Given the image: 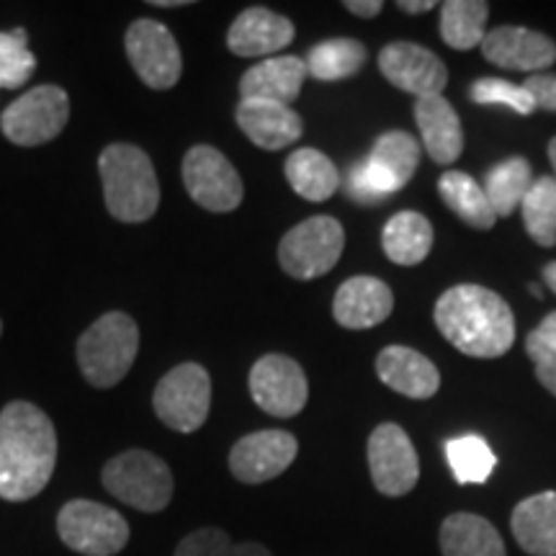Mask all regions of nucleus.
<instances>
[{
    "instance_id": "1",
    "label": "nucleus",
    "mask_w": 556,
    "mask_h": 556,
    "mask_svg": "<svg viewBox=\"0 0 556 556\" xmlns=\"http://www.w3.org/2000/svg\"><path fill=\"white\" fill-rule=\"evenodd\" d=\"M58 464V430L31 402H9L0 413V500L26 503L45 492Z\"/></svg>"
},
{
    "instance_id": "2",
    "label": "nucleus",
    "mask_w": 556,
    "mask_h": 556,
    "mask_svg": "<svg viewBox=\"0 0 556 556\" xmlns=\"http://www.w3.org/2000/svg\"><path fill=\"white\" fill-rule=\"evenodd\" d=\"M433 317L441 336L464 356L497 358L516 343V317L510 304L477 283H458L443 291Z\"/></svg>"
},
{
    "instance_id": "3",
    "label": "nucleus",
    "mask_w": 556,
    "mask_h": 556,
    "mask_svg": "<svg viewBox=\"0 0 556 556\" xmlns=\"http://www.w3.org/2000/svg\"><path fill=\"white\" fill-rule=\"evenodd\" d=\"M99 173L111 217L124 225H139L155 217L160 184L148 152L127 142L109 144L99 155Z\"/></svg>"
},
{
    "instance_id": "4",
    "label": "nucleus",
    "mask_w": 556,
    "mask_h": 556,
    "mask_svg": "<svg viewBox=\"0 0 556 556\" xmlns=\"http://www.w3.org/2000/svg\"><path fill=\"white\" fill-rule=\"evenodd\" d=\"M139 353V328L127 312H106L78 340V366L90 387L111 389L127 377Z\"/></svg>"
},
{
    "instance_id": "5",
    "label": "nucleus",
    "mask_w": 556,
    "mask_h": 556,
    "mask_svg": "<svg viewBox=\"0 0 556 556\" xmlns=\"http://www.w3.org/2000/svg\"><path fill=\"white\" fill-rule=\"evenodd\" d=\"M101 482L119 503L142 513H160L173 500V471L163 458L150 451L131 448L109 458Z\"/></svg>"
},
{
    "instance_id": "6",
    "label": "nucleus",
    "mask_w": 556,
    "mask_h": 556,
    "mask_svg": "<svg viewBox=\"0 0 556 556\" xmlns=\"http://www.w3.org/2000/svg\"><path fill=\"white\" fill-rule=\"evenodd\" d=\"M345 248V229L336 217L317 214L291 227L278 242V263L296 281H312L338 266Z\"/></svg>"
},
{
    "instance_id": "7",
    "label": "nucleus",
    "mask_w": 556,
    "mask_h": 556,
    "mask_svg": "<svg viewBox=\"0 0 556 556\" xmlns=\"http://www.w3.org/2000/svg\"><path fill=\"white\" fill-rule=\"evenodd\" d=\"M62 544L83 556H116L129 541V523L114 507L93 500H70L58 516Z\"/></svg>"
},
{
    "instance_id": "8",
    "label": "nucleus",
    "mask_w": 556,
    "mask_h": 556,
    "mask_svg": "<svg viewBox=\"0 0 556 556\" xmlns=\"http://www.w3.org/2000/svg\"><path fill=\"white\" fill-rule=\"evenodd\" d=\"M157 420L176 433H197L212 407V379L201 364L170 368L152 394Z\"/></svg>"
},
{
    "instance_id": "9",
    "label": "nucleus",
    "mask_w": 556,
    "mask_h": 556,
    "mask_svg": "<svg viewBox=\"0 0 556 556\" xmlns=\"http://www.w3.org/2000/svg\"><path fill=\"white\" fill-rule=\"evenodd\" d=\"M70 119V99L60 86H39L18 96L0 116V129L18 148L52 142Z\"/></svg>"
},
{
    "instance_id": "10",
    "label": "nucleus",
    "mask_w": 556,
    "mask_h": 556,
    "mask_svg": "<svg viewBox=\"0 0 556 556\" xmlns=\"http://www.w3.org/2000/svg\"><path fill=\"white\" fill-rule=\"evenodd\" d=\"M180 170H184V184L189 197L206 212H235L242 197H245L240 173L212 144H197V148L186 152Z\"/></svg>"
},
{
    "instance_id": "11",
    "label": "nucleus",
    "mask_w": 556,
    "mask_h": 556,
    "mask_svg": "<svg viewBox=\"0 0 556 556\" xmlns=\"http://www.w3.org/2000/svg\"><path fill=\"white\" fill-rule=\"evenodd\" d=\"M366 456L371 482L381 495L402 497L415 490L417 479H420V462H417V451L407 430L400 428L397 422H381L368 435Z\"/></svg>"
},
{
    "instance_id": "12",
    "label": "nucleus",
    "mask_w": 556,
    "mask_h": 556,
    "mask_svg": "<svg viewBox=\"0 0 556 556\" xmlns=\"http://www.w3.org/2000/svg\"><path fill=\"white\" fill-rule=\"evenodd\" d=\"M127 54L137 78L152 90H168L180 80L184 58L168 26L139 18L127 29Z\"/></svg>"
},
{
    "instance_id": "13",
    "label": "nucleus",
    "mask_w": 556,
    "mask_h": 556,
    "mask_svg": "<svg viewBox=\"0 0 556 556\" xmlns=\"http://www.w3.org/2000/svg\"><path fill=\"white\" fill-rule=\"evenodd\" d=\"M250 394L263 413L274 417H294L309 400V384L304 368L294 358L268 353L250 368Z\"/></svg>"
},
{
    "instance_id": "14",
    "label": "nucleus",
    "mask_w": 556,
    "mask_h": 556,
    "mask_svg": "<svg viewBox=\"0 0 556 556\" xmlns=\"http://www.w3.org/2000/svg\"><path fill=\"white\" fill-rule=\"evenodd\" d=\"M296 454L299 443L289 430H255L229 451V471L242 484H266L281 477L294 464Z\"/></svg>"
},
{
    "instance_id": "15",
    "label": "nucleus",
    "mask_w": 556,
    "mask_h": 556,
    "mask_svg": "<svg viewBox=\"0 0 556 556\" xmlns=\"http://www.w3.org/2000/svg\"><path fill=\"white\" fill-rule=\"evenodd\" d=\"M381 75L392 83L394 88L422 96H441L448 83V70L443 60L426 47L413 45V41H392L379 52Z\"/></svg>"
},
{
    "instance_id": "16",
    "label": "nucleus",
    "mask_w": 556,
    "mask_h": 556,
    "mask_svg": "<svg viewBox=\"0 0 556 556\" xmlns=\"http://www.w3.org/2000/svg\"><path fill=\"white\" fill-rule=\"evenodd\" d=\"M482 54L490 65L500 70L539 75L556 62V41L523 26H497L495 31H486Z\"/></svg>"
},
{
    "instance_id": "17",
    "label": "nucleus",
    "mask_w": 556,
    "mask_h": 556,
    "mask_svg": "<svg viewBox=\"0 0 556 556\" xmlns=\"http://www.w3.org/2000/svg\"><path fill=\"white\" fill-rule=\"evenodd\" d=\"M394 309V294L381 278L353 276L340 283L332 299V315L345 330L377 328Z\"/></svg>"
},
{
    "instance_id": "18",
    "label": "nucleus",
    "mask_w": 556,
    "mask_h": 556,
    "mask_svg": "<svg viewBox=\"0 0 556 556\" xmlns=\"http://www.w3.org/2000/svg\"><path fill=\"white\" fill-rule=\"evenodd\" d=\"M235 119L250 142L261 150H283L302 137V116L287 103L263 101V99H240Z\"/></svg>"
},
{
    "instance_id": "19",
    "label": "nucleus",
    "mask_w": 556,
    "mask_h": 556,
    "mask_svg": "<svg viewBox=\"0 0 556 556\" xmlns=\"http://www.w3.org/2000/svg\"><path fill=\"white\" fill-rule=\"evenodd\" d=\"M294 24L287 16L255 5V9L242 11L232 21L227 31V47L238 58L268 60V54L287 50L291 41H294Z\"/></svg>"
},
{
    "instance_id": "20",
    "label": "nucleus",
    "mask_w": 556,
    "mask_h": 556,
    "mask_svg": "<svg viewBox=\"0 0 556 556\" xmlns=\"http://www.w3.org/2000/svg\"><path fill=\"white\" fill-rule=\"evenodd\" d=\"M377 374L392 392L409 400H430L441 389V371L433 361L407 345H389L379 353Z\"/></svg>"
},
{
    "instance_id": "21",
    "label": "nucleus",
    "mask_w": 556,
    "mask_h": 556,
    "mask_svg": "<svg viewBox=\"0 0 556 556\" xmlns=\"http://www.w3.org/2000/svg\"><path fill=\"white\" fill-rule=\"evenodd\" d=\"M415 122L428 155L438 165H451L464 152V129L454 106L443 96H422L415 101Z\"/></svg>"
},
{
    "instance_id": "22",
    "label": "nucleus",
    "mask_w": 556,
    "mask_h": 556,
    "mask_svg": "<svg viewBox=\"0 0 556 556\" xmlns=\"http://www.w3.org/2000/svg\"><path fill=\"white\" fill-rule=\"evenodd\" d=\"M304 80H307V62L294 54H281V58H268L250 67L240 78V96L291 106V101H296L302 93Z\"/></svg>"
},
{
    "instance_id": "23",
    "label": "nucleus",
    "mask_w": 556,
    "mask_h": 556,
    "mask_svg": "<svg viewBox=\"0 0 556 556\" xmlns=\"http://www.w3.org/2000/svg\"><path fill=\"white\" fill-rule=\"evenodd\" d=\"M417 163H420V144L407 131H384L366 157L368 170L377 176L389 197L413 180Z\"/></svg>"
},
{
    "instance_id": "24",
    "label": "nucleus",
    "mask_w": 556,
    "mask_h": 556,
    "mask_svg": "<svg viewBox=\"0 0 556 556\" xmlns=\"http://www.w3.org/2000/svg\"><path fill=\"white\" fill-rule=\"evenodd\" d=\"M513 536L531 556H556V492L520 500L510 516Z\"/></svg>"
},
{
    "instance_id": "25",
    "label": "nucleus",
    "mask_w": 556,
    "mask_h": 556,
    "mask_svg": "<svg viewBox=\"0 0 556 556\" xmlns=\"http://www.w3.org/2000/svg\"><path fill=\"white\" fill-rule=\"evenodd\" d=\"M443 556H507L497 528L475 513H454L441 526Z\"/></svg>"
},
{
    "instance_id": "26",
    "label": "nucleus",
    "mask_w": 556,
    "mask_h": 556,
    "mask_svg": "<svg viewBox=\"0 0 556 556\" xmlns=\"http://www.w3.org/2000/svg\"><path fill=\"white\" fill-rule=\"evenodd\" d=\"M283 173H287L289 186L299 197L307 201H328L336 197L340 189V173L336 163L315 148H302L294 150L283 163Z\"/></svg>"
},
{
    "instance_id": "27",
    "label": "nucleus",
    "mask_w": 556,
    "mask_h": 556,
    "mask_svg": "<svg viewBox=\"0 0 556 556\" xmlns=\"http://www.w3.org/2000/svg\"><path fill=\"white\" fill-rule=\"evenodd\" d=\"M381 248L397 266H417L433 250V225L420 212H400L384 225Z\"/></svg>"
},
{
    "instance_id": "28",
    "label": "nucleus",
    "mask_w": 556,
    "mask_h": 556,
    "mask_svg": "<svg viewBox=\"0 0 556 556\" xmlns=\"http://www.w3.org/2000/svg\"><path fill=\"white\" fill-rule=\"evenodd\" d=\"M438 193H441L443 204L456 214L458 219L467 222L475 229H492L497 222L495 208H492L490 199L482 186L477 184L469 173L448 170L438 180Z\"/></svg>"
},
{
    "instance_id": "29",
    "label": "nucleus",
    "mask_w": 556,
    "mask_h": 556,
    "mask_svg": "<svg viewBox=\"0 0 556 556\" xmlns=\"http://www.w3.org/2000/svg\"><path fill=\"white\" fill-rule=\"evenodd\" d=\"M486 18H490V3L484 0H448L441 5V39L458 52L482 47Z\"/></svg>"
},
{
    "instance_id": "30",
    "label": "nucleus",
    "mask_w": 556,
    "mask_h": 556,
    "mask_svg": "<svg viewBox=\"0 0 556 556\" xmlns=\"http://www.w3.org/2000/svg\"><path fill=\"white\" fill-rule=\"evenodd\" d=\"M366 47L358 39H328L319 41L317 47H312L307 54V75L312 78L332 83V80H345L361 73V67L366 65Z\"/></svg>"
},
{
    "instance_id": "31",
    "label": "nucleus",
    "mask_w": 556,
    "mask_h": 556,
    "mask_svg": "<svg viewBox=\"0 0 556 556\" xmlns=\"http://www.w3.org/2000/svg\"><path fill=\"white\" fill-rule=\"evenodd\" d=\"M533 186V170L526 157H507L486 173L484 193L497 217H510Z\"/></svg>"
},
{
    "instance_id": "32",
    "label": "nucleus",
    "mask_w": 556,
    "mask_h": 556,
    "mask_svg": "<svg viewBox=\"0 0 556 556\" xmlns=\"http://www.w3.org/2000/svg\"><path fill=\"white\" fill-rule=\"evenodd\" d=\"M523 225L528 238L541 248L556 245V180L554 176H541L520 201Z\"/></svg>"
},
{
    "instance_id": "33",
    "label": "nucleus",
    "mask_w": 556,
    "mask_h": 556,
    "mask_svg": "<svg viewBox=\"0 0 556 556\" xmlns=\"http://www.w3.org/2000/svg\"><path fill=\"white\" fill-rule=\"evenodd\" d=\"M446 456L458 484H482L495 471L497 458L482 435H462L446 443Z\"/></svg>"
},
{
    "instance_id": "34",
    "label": "nucleus",
    "mask_w": 556,
    "mask_h": 556,
    "mask_svg": "<svg viewBox=\"0 0 556 556\" xmlns=\"http://www.w3.org/2000/svg\"><path fill=\"white\" fill-rule=\"evenodd\" d=\"M37 70L24 29L0 31V90L21 88Z\"/></svg>"
},
{
    "instance_id": "35",
    "label": "nucleus",
    "mask_w": 556,
    "mask_h": 556,
    "mask_svg": "<svg viewBox=\"0 0 556 556\" xmlns=\"http://www.w3.org/2000/svg\"><path fill=\"white\" fill-rule=\"evenodd\" d=\"M471 101L475 103H503V106L513 109L520 116H528L536 111V103H533L531 93L523 86H516V83H507L500 78H479L469 90Z\"/></svg>"
},
{
    "instance_id": "36",
    "label": "nucleus",
    "mask_w": 556,
    "mask_h": 556,
    "mask_svg": "<svg viewBox=\"0 0 556 556\" xmlns=\"http://www.w3.org/2000/svg\"><path fill=\"white\" fill-rule=\"evenodd\" d=\"M232 539L222 528H197L176 546V556H229Z\"/></svg>"
},
{
    "instance_id": "37",
    "label": "nucleus",
    "mask_w": 556,
    "mask_h": 556,
    "mask_svg": "<svg viewBox=\"0 0 556 556\" xmlns=\"http://www.w3.org/2000/svg\"><path fill=\"white\" fill-rule=\"evenodd\" d=\"M345 193L348 199H353L356 204L361 206H371V204H381V201L389 199V193L381 189V184L374 176L371 170H368L366 160H361L351 168L345 178Z\"/></svg>"
},
{
    "instance_id": "38",
    "label": "nucleus",
    "mask_w": 556,
    "mask_h": 556,
    "mask_svg": "<svg viewBox=\"0 0 556 556\" xmlns=\"http://www.w3.org/2000/svg\"><path fill=\"white\" fill-rule=\"evenodd\" d=\"M526 353L533 366H556V312L546 315L536 330L528 332Z\"/></svg>"
},
{
    "instance_id": "39",
    "label": "nucleus",
    "mask_w": 556,
    "mask_h": 556,
    "mask_svg": "<svg viewBox=\"0 0 556 556\" xmlns=\"http://www.w3.org/2000/svg\"><path fill=\"white\" fill-rule=\"evenodd\" d=\"M523 88L528 90V93H531V99H533V103H536V109L556 111V75H546V73L528 75Z\"/></svg>"
},
{
    "instance_id": "40",
    "label": "nucleus",
    "mask_w": 556,
    "mask_h": 556,
    "mask_svg": "<svg viewBox=\"0 0 556 556\" xmlns=\"http://www.w3.org/2000/svg\"><path fill=\"white\" fill-rule=\"evenodd\" d=\"M345 9L358 18H374L384 11V3L381 0H348Z\"/></svg>"
},
{
    "instance_id": "41",
    "label": "nucleus",
    "mask_w": 556,
    "mask_h": 556,
    "mask_svg": "<svg viewBox=\"0 0 556 556\" xmlns=\"http://www.w3.org/2000/svg\"><path fill=\"white\" fill-rule=\"evenodd\" d=\"M229 556H274L268 546L258 544V541H242V544H232Z\"/></svg>"
},
{
    "instance_id": "42",
    "label": "nucleus",
    "mask_w": 556,
    "mask_h": 556,
    "mask_svg": "<svg viewBox=\"0 0 556 556\" xmlns=\"http://www.w3.org/2000/svg\"><path fill=\"white\" fill-rule=\"evenodd\" d=\"M435 5H438L435 0H420V3H415V0H400L397 9L405 13H426V11H433Z\"/></svg>"
},
{
    "instance_id": "43",
    "label": "nucleus",
    "mask_w": 556,
    "mask_h": 556,
    "mask_svg": "<svg viewBox=\"0 0 556 556\" xmlns=\"http://www.w3.org/2000/svg\"><path fill=\"white\" fill-rule=\"evenodd\" d=\"M536 377L556 397V366H536Z\"/></svg>"
},
{
    "instance_id": "44",
    "label": "nucleus",
    "mask_w": 556,
    "mask_h": 556,
    "mask_svg": "<svg viewBox=\"0 0 556 556\" xmlns=\"http://www.w3.org/2000/svg\"><path fill=\"white\" fill-rule=\"evenodd\" d=\"M544 281H546V287L556 294V261L546 263V266H544Z\"/></svg>"
},
{
    "instance_id": "45",
    "label": "nucleus",
    "mask_w": 556,
    "mask_h": 556,
    "mask_svg": "<svg viewBox=\"0 0 556 556\" xmlns=\"http://www.w3.org/2000/svg\"><path fill=\"white\" fill-rule=\"evenodd\" d=\"M152 5H157V9H180V5H186L184 0H155Z\"/></svg>"
},
{
    "instance_id": "46",
    "label": "nucleus",
    "mask_w": 556,
    "mask_h": 556,
    "mask_svg": "<svg viewBox=\"0 0 556 556\" xmlns=\"http://www.w3.org/2000/svg\"><path fill=\"white\" fill-rule=\"evenodd\" d=\"M548 160H552V165H554V180H556V137L548 142Z\"/></svg>"
},
{
    "instance_id": "47",
    "label": "nucleus",
    "mask_w": 556,
    "mask_h": 556,
    "mask_svg": "<svg viewBox=\"0 0 556 556\" xmlns=\"http://www.w3.org/2000/svg\"><path fill=\"white\" fill-rule=\"evenodd\" d=\"M528 291H531V294H533V296H536V299L541 296V289L536 287V283H531V287H528Z\"/></svg>"
},
{
    "instance_id": "48",
    "label": "nucleus",
    "mask_w": 556,
    "mask_h": 556,
    "mask_svg": "<svg viewBox=\"0 0 556 556\" xmlns=\"http://www.w3.org/2000/svg\"><path fill=\"white\" fill-rule=\"evenodd\" d=\"M0 332H3V319H0Z\"/></svg>"
}]
</instances>
